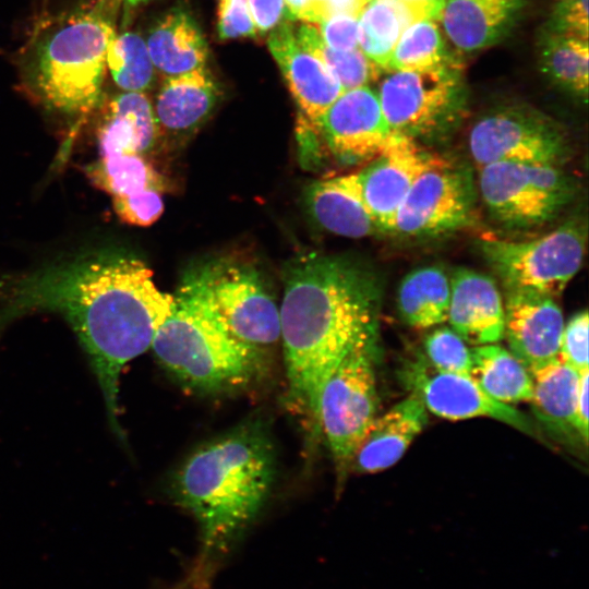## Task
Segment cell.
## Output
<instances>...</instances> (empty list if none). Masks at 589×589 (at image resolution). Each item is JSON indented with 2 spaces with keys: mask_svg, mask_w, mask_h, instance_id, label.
Instances as JSON below:
<instances>
[{
  "mask_svg": "<svg viewBox=\"0 0 589 589\" xmlns=\"http://www.w3.org/2000/svg\"><path fill=\"white\" fill-rule=\"evenodd\" d=\"M142 261L100 251L48 266L3 288L0 332L36 311L61 314L82 344L100 386L112 432L119 423V378L123 366L151 348L171 312L173 296L160 291Z\"/></svg>",
  "mask_w": 589,
  "mask_h": 589,
  "instance_id": "cell-1",
  "label": "cell"
},
{
  "mask_svg": "<svg viewBox=\"0 0 589 589\" xmlns=\"http://www.w3.org/2000/svg\"><path fill=\"white\" fill-rule=\"evenodd\" d=\"M284 284L279 315L288 400L320 433L324 385L349 348L377 332L382 287L362 264L317 253L289 262Z\"/></svg>",
  "mask_w": 589,
  "mask_h": 589,
  "instance_id": "cell-2",
  "label": "cell"
},
{
  "mask_svg": "<svg viewBox=\"0 0 589 589\" xmlns=\"http://www.w3.org/2000/svg\"><path fill=\"white\" fill-rule=\"evenodd\" d=\"M275 447L261 419L247 420L197 446L170 479L171 498L200 530V566L215 563L263 508L275 478Z\"/></svg>",
  "mask_w": 589,
  "mask_h": 589,
  "instance_id": "cell-3",
  "label": "cell"
},
{
  "mask_svg": "<svg viewBox=\"0 0 589 589\" xmlns=\"http://www.w3.org/2000/svg\"><path fill=\"white\" fill-rule=\"evenodd\" d=\"M172 296L171 312L151 348L182 387L217 395L248 387L262 375L261 347L231 333L214 301L205 266L189 272Z\"/></svg>",
  "mask_w": 589,
  "mask_h": 589,
  "instance_id": "cell-4",
  "label": "cell"
},
{
  "mask_svg": "<svg viewBox=\"0 0 589 589\" xmlns=\"http://www.w3.org/2000/svg\"><path fill=\"white\" fill-rule=\"evenodd\" d=\"M120 0H92L60 16L34 43L27 81L44 105L65 115L100 101Z\"/></svg>",
  "mask_w": 589,
  "mask_h": 589,
  "instance_id": "cell-5",
  "label": "cell"
},
{
  "mask_svg": "<svg viewBox=\"0 0 589 589\" xmlns=\"http://www.w3.org/2000/svg\"><path fill=\"white\" fill-rule=\"evenodd\" d=\"M377 332L360 337L337 364L322 390L318 411L338 481L346 478L354 454L376 417Z\"/></svg>",
  "mask_w": 589,
  "mask_h": 589,
  "instance_id": "cell-6",
  "label": "cell"
},
{
  "mask_svg": "<svg viewBox=\"0 0 589 589\" xmlns=\"http://www.w3.org/2000/svg\"><path fill=\"white\" fill-rule=\"evenodd\" d=\"M377 80L375 93L388 127L419 143L450 131L464 112L458 60L424 70H384Z\"/></svg>",
  "mask_w": 589,
  "mask_h": 589,
  "instance_id": "cell-7",
  "label": "cell"
},
{
  "mask_svg": "<svg viewBox=\"0 0 589 589\" xmlns=\"http://www.w3.org/2000/svg\"><path fill=\"white\" fill-rule=\"evenodd\" d=\"M481 252L506 290L556 297L581 267L586 230L569 220L533 239H484Z\"/></svg>",
  "mask_w": 589,
  "mask_h": 589,
  "instance_id": "cell-8",
  "label": "cell"
},
{
  "mask_svg": "<svg viewBox=\"0 0 589 589\" xmlns=\"http://www.w3.org/2000/svg\"><path fill=\"white\" fill-rule=\"evenodd\" d=\"M479 169L484 204L508 227L529 228L550 221L575 193L573 180L558 166L495 163Z\"/></svg>",
  "mask_w": 589,
  "mask_h": 589,
  "instance_id": "cell-9",
  "label": "cell"
},
{
  "mask_svg": "<svg viewBox=\"0 0 589 589\" xmlns=\"http://www.w3.org/2000/svg\"><path fill=\"white\" fill-rule=\"evenodd\" d=\"M468 142L479 168L495 163L558 166L569 153L563 127L524 105L502 106L486 112L472 125Z\"/></svg>",
  "mask_w": 589,
  "mask_h": 589,
  "instance_id": "cell-10",
  "label": "cell"
},
{
  "mask_svg": "<svg viewBox=\"0 0 589 589\" xmlns=\"http://www.w3.org/2000/svg\"><path fill=\"white\" fill-rule=\"evenodd\" d=\"M471 173L443 159L422 172L404 199L393 232L433 237L466 226L474 205Z\"/></svg>",
  "mask_w": 589,
  "mask_h": 589,
  "instance_id": "cell-11",
  "label": "cell"
},
{
  "mask_svg": "<svg viewBox=\"0 0 589 589\" xmlns=\"http://www.w3.org/2000/svg\"><path fill=\"white\" fill-rule=\"evenodd\" d=\"M443 158L410 137L394 133L385 148L361 170L341 176L381 231H392L395 216L416 179Z\"/></svg>",
  "mask_w": 589,
  "mask_h": 589,
  "instance_id": "cell-12",
  "label": "cell"
},
{
  "mask_svg": "<svg viewBox=\"0 0 589 589\" xmlns=\"http://www.w3.org/2000/svg\"><path fill=\"white\" fill-rule=\"evenodd\" d=\"M205 268L214 301L236 337L257 347L280 338L279 305L254 268L231 262Z\"/></svg>",
  "mask_w": 589,
  "mask_h": 589,
  "instance_id": "cell-13",
  "label": "cell"
},
{
  "mask_svg": "<svg viewBox=\"0 0 589 589\" xmlns=\"http://www.w3.org/2000/svg\"><path fill=\"white\" fill-rule=\"evenodd\" d=\"M310 132L321 133L328 149L347 163L370 160L388 144V127L377 95L369 86L342 92Z\"/></svg>",
  "mask_w": 589,
  "mask_h": 589,
  "instance_id": "cell-14",
  "label": "cell"
},
{
  "mask_svg": "<svg viewBox=\"0 0 589 589\" xmlns=\"http://www.w3.org/2000/svg\"><path fill=\"white\" fill-rule=\"evenodd\" d=\"M411 383L426 410L448 420L486 417L520 432L536 435L529 418L510 405L489 396L470 375L428 372L422 365L411 373Z\"/></svg>",
  "mask_w": 589,
  "mask_h": 589,
  "instance_id": "cell-15",
  "label": "cell"
},
{
  "mask_svg": "<svg viewBox=\"0 0 589 589\" xmlns=\"http://www.w3.org/2000/svg\"><path fill=\"white\" fill-rule=\"evenodd\" d=\"M267 45L300 109L301 125L313 129L342 93L340 85L323 62L298 41L291 24L273 29Z\"/></svg>",
  "mask_w": 589,
  "mask_h": 589,
  "instance_id": "cell-16",
  "label": "cell"
},
{
  "mask_svg": "<svg viewBox=\"0 0 589 589\" xmlns=\"http://www.w3.org/2000/svg\"><path fill=\"white\" fill-rule=\"evenodd\" d=\"M564 318L554 298L520 290H506L504 337L527 369L558 356Z\"/></svg>",
  "mask_w": 589,
  "mask_h": 589,
  "instance_id": "cell-17",
  "label": "cell"
},
{
  "mask_svg": "<svg viewBox=\"0 0 589 589\" xmlns=\"http://www.w3.org/2000/svg\"><path fill=\"white\" fill-rule=\"evenodd\" d=\"M450 328L467 344H495L504 337V303L488 275L459 268L450 278L447 312Z\"/></svg>",
  "mask_w": 589,
  "mask_h": 589,
  "instance_id": "cell-18",
  "label": "cell"
},
{
  "mask_svg": "<svg viewBox=\"0 0 589 589\" xmlns=\"http://www.w3.org/2000/svg\"><path fill=\"white\" fill-rule=\"evenodd\" d=\"M428 423V410L412 392L380 417H375L362 438L351 468L375 473L394 466Z\"/></svg>",
  "mask_w": 589,
  "mask_h": 589,
  "instance_id": "cell-19",
  "label": "cell"
},
{
  "mask_svg": "<svg viewBox=\"0 0 589 589\" xmlns=\"http://www.w3.org/2000/svg\"><path fill=\"white\" fill-rule=\"evenodd\" d=\"M524 0H443L436 22L462 53L497 43L516 22Z\"/></svg>",
  "mask_w": 589,
  "mask_h": 589,
  "instance_id": "cell-20",
  "label": "cell"
},
{
  "mask_svg": "<svg viewBox=\"0 0 589 589\" xmlns=\"http://www.w3.org/2000/svg\"><path fill=\"white\" fill-rule=\"evenodd\" d=\"M443 0H370L358 16V46L386 70L401 34L423 19H437Z\"/></svg>",
  "mask_w": 589,
  "mask_h": 589,
  "instance_id": "cell-21",
  "label": "cell"
},
{
  "mask_svg": "<svg viewBox=\"0 0 589 589\" xmlns=\"http://www.w3.org/2000/svg\"><path fill=\"white\" fill-rule=\"evenodd\" d=\"M218 87L205 69L165 79L153 106L159 128L172 134L194 131L212 113Z\"/></svg>",
  "mask_w": 589,
  "mask_h": 589,
  "instance_id": "cell-22",
  "label": "cell"
},
{
  "mask_svg": "<svg viewBox=\"0 0 589 589\" xmlns=\"http://www.w3.org/2000/svg\"><path fill=\"white\" fill-rule=\"evenodd\" d=\"M153 105L144 93L123 92L111 99L98 130L100 157L144 154L157 137Z\"/></svg>",
  "mask_w": 589,
  "mask_h": 589,
  "instance_id": "cell-23",
  "label": "cell"
},
{
  "mask_svg": "<svg viewBox=\"0 0 589 589\" xmlns=\"http://www.w3.org/2000/svg\"><path fill=\"white\" fill-rule=\"evenodd\" d=\"M155 67L165 79L205 68L208 49L194 21L184 10L167 13L149 31L145 39Z\"/></svg>",
  "mask_w": 589,
  "mask_h": 589,
  "instance_id": "cell-24",
  "label": "cell"
},
{
  "mask_svg": "<svg viewBox=\"0 0 589 589\" xmlns=\"http://www.w3.org/2000/svg\"><path fill=\"white\" fill-rule=\"evenodd\" d=\"M532 378V411L554 435L579 436L575 428L576 401L580 372L558 357L528 369ZM581 443V441H580Z\"/></svg>",
  "mask_w": 589,
  "mask_h": 589,
  "instance_id": "cell-25",
  "label": "cell"
},
{
  "mask_svg": "<svg viewBox=\"0 0 589 589\" xmlns=\"http://www.w3.org/2000/svg\"><path fill=\"white\" fill-rule=\"evenodd\" d=\"M305 203L312 217L332 233L363 238L381 231L342 177L310 184Z\"/></svg>",
  "mask_w": 589,
  "mask_h": 589,
  "instance_id": "cell-26",
  "label": "cell"
},
{
  "mask_svg": "<svg viewBox=\"0 0 589 589\" xmlns=\"http://www.w3.org/2000/svg\"><path fill=\"white\" fill-rule=\"evenodd\" d=\"M470 376L492 398L503 404L532 398V378L525 364L510 351L495 344L471 348Z\"/></svg>",
  "mask_w": 589,
  "mask_h": 589,
  "instance_id": "cell-27",
  "label": "cell"
},
{
  "mask_svg": "<svg viewBox=\"0 0 589 589\" xmlns=\"http://www.w3.org/2000/svg\"><path fill=\"white\" fill-rule=\"evenodd\" d=\"M450 279L438 266H424L407 274L397 292L402 320L418 329L447 321Z\"/></svg>",
  "mask_w": 589,
  "mask_h": 589,
  "instance_id": "cell-28",
  "label": "cell"
},
{
  "mask_svg": "<svg viewBox=\"0 0 589 589\" xmlns=\"http://www.w3.org/2000/svg\"><path fill=\"white\" fill-rule=\"evenodd\" d=\"M542 72L556 85L580 96L588 95V41L543 33L539 53Z\"/></svg>",
  "mask_w": 589,
  "mask_h": 589,
  "instance_id": "cell-29",
  "label": "cell"
},
{
  "mask_svg": "<svg viewBox=\"0 0 589 589\" xmlns=\"http://www.w3.org/2000/svg\"><path fill=\"white\" fill-rule=\"evenodd\" d=\"M296 32L298 41L316 56L336 79L342 92L368 86L380 77L383 69L361 50H337L324 44L316 25L302 24Z\"/></svg>",
  "mask_w": 589,
  "mask_h": 589,
  "instance_id": "cell-30",
  "label": "cell"
},
{
  "mask_svg": "<svg viewBox=\"0 0 589 589\" xmlns=\"http://www.w3.org/2000/svg\"><path fill=\"white\" fill-rule=\"evenodd\" d=\"M85 172L95 187L112 196L163 188L160 175L140 154L100 157Z\"/></svg>",
  "mask_w": 589,
  "mask_h": 589,
  "instance_id": "cell-31",
  "label": "cell"
},
{
  "mask_svg": "<svg viewBox=\"0 0 589 589\" xmlns=\"http://www.w3.org/2000/svg\"><path fill=\"white\" fill-rule=\"evenodd\" d=\"M456 60L447 51L435 19L411 24L398 39L386 70H424Z\"/></svg>",
  "mask_w": 589,
  "mask_h": 589,
  "instance_id": "cell-32",
  "label": "cell"
},
{
  "mask_svg": "<svg viewBox=\"0 0 589 589\" xmlns=\"http://www.w3.org/2000/svg\"><path fill=\"white\" fill-rule=\"evenodd\" d=\"M106 65L117 86L124 92L144 93L155 79V67L146 41L139 34L123 32L111 40Z\"/></svg>",
  "mask_w": 589,
  "mask_h": 589,
  "instance_id": "cell-33",
  "label": "cell"
},
{
  "mask_svg": "<svg viewBox=\"0 0 589 589\" xmlns=\"http://www.w3.org/2000/svg\"><path fill=\"white\" fill-rule=\"evenodd\" d=\"M424 350L434 371L470 375L471 349L452 328L441 327L429 334L424 340Z\"/></svg>",
  "mask_w": 589,
  "mask_h": 589,
  "instance_id": "cell-34",
  "label": "cell"
},
{
  "mask_svg": "<svg viewBox=\"0 0 589 589\" xmlns=\"http://www.w3.org/2000/svg\"><path fill=\"white\" fill-rule=\"evenodd\" d=\"M113 208L118 217L133 226L146 227L154 224L164 212L160 190L146 189L140 192L113 196Z\"/></svg>",
  "mask_w": 589,
  "mask_h": 589,
  "instance_id": "cell-35",
  "label": "cell"
},
{
  "mask_svg": "<svg viewBox=\"0 0 589 589\" xmlns=\"http://www.w3.org/2000/svg\"><path fill=\"white\" fill-rule=\"evenodd\" d=\"M588 312L582 310L564 324L560 339L557 357L577 372L588 370Z\"/></svg>",
  "mask_w": 589,
  "mask_h": 589,
  "instance_id": "cell-36",
  "label": "cell"
},
{
  "mask_svg": "<svg viewBox=\"0 0 589 589\" xmlns=\"http://www.w3.org/2000/svg\"><path fill=\"white\" fill-rule=\"evenodd\" d=\"M544 32L588 41V0H563L560 2Z\"/></svg>",
  "mask_w": 589,
  "mask_h": 589,
  "instance_id": "cell-37",
  "label": "cell"
},
{
  "mask_svg": "<svg viewBox=\"0 0 589 589\" xmlns=\"http://www.w3.org/2000/svg\"><path fill=\"white\" fill-rule=\"evenodd\" d=\"M218 34L223 39L255 36L248 0H220L218 8Z\"/></svg>",
  "mask_w": 589,
  "mask_h": 589,
  "instance_id": "cell-38",
  "label": "cell"
},
{
  "mask_svg": "<svg viewBox=\"0 0 589 589\" xmlns=\"http://www.w3.org/2000/svg\"><path fill=\"white\" fill-rule=\"evenodd\" d=\"M325 45L337 50H352L358 46V16L335 14L317 24Z\"/></svg>",
  "mask_w": 589,
  "mask_h": 589,
  "instance_id": "cell-39",
  "label": "cell"
},
{
  "mask_svg": "<svg viewBox=\"0 0 589 589\" xmlns=\"http://www.w3.org/2000/svg\"><path fill=\"white\" fill-rule=\"evenodd\" d=\"M256 33H267L293 20L285 0H248Z\"/></svg>",
  "mask_w": 589,
  "mask_h": 589,
  "instance_id": "cell-40",
  "label": "cell"
},
{
  "mask_svg": "<svg viewBox=\"0 0 589 589\" xmlns=\"http://www.w3.org/2000/svg\"><path fill=\"white\" fill-rule=\"evenodd\" d=\"M588 377L589 370L580 372L575 411V428L584 446L588 444Z\"/></svg>",
  "mask_w": 589,
  "mask_h": 589,
  "instance_id": "cell-41",
  "label": "cell"
},
{
  "mask_svg": "<svg viewBox=\"0 0 589 589\" xmlns=\"http://www.w3.org/2000/svg\"><path fill=\"white\" fill-rule=\"evenodd\" d=\"M370 0H317L318 23L335 14L359 16Z\"/></svg>",
  "mask_w": 589,
  "mask_h": 589,
  "instance_id": "cell-42",
  "label": "cell"
},
{
  "mask_svg": "<svg viewBox=\"0 0 589 589\" xmlns=\"http://www.w3.org/2000/svg\"><path fill=\"white\" fill-rule=\"evenodd\" d=\"M285 3L292 19H299L309 24H318L317 0H285Z\"/></svg>",
  "mask_w": 589,
  "mask_h": 589,
  "instance_id": "cell-43",
  "label": "cell"
},
{
  "mask_svg": "<svg viewBox=\"0 0 589 589\" xmlns=\"http://www.w3.org/2000/svg\"><path fill=\"white\" fill-rule=\"evenodd\" d=\"M213 572L196 565L173 589H211Z\"/></svg>",
  "mask_w": 589,
  "mask_h": 589,
  "instance_id": "cell-44",
  "label": "cell"
},
{
  "mask_svg": "<svg viewBox=\"0 0 589 589\" xmlns=\"http://www.w3.org/2000/svg\"><path fill=\"white\" fill-rule=\"evenodd\" d=\"M125 5L128 7H135L139 3L143 2V1H146V0H123Z\"/></svg>",
  "mask_w": 589,
  "mask_h": 589,
  "instance_id": "cell-45",
  "label": "cell"
},
{
  "mask_svg": "<svg viewBox=\"0 0 589 589\" xmlns=\"http://www.w3.org/2000/svg\"><path fill=\"white\" fill-rule=\"evenodd\" d=\"M411 1H432V0H411Z\"/></svg>",
  "mask_w": 589,
  "mask_h": 589,
  "instance_id": "cell-46",
  "label": "cell"
}]
</instances>
